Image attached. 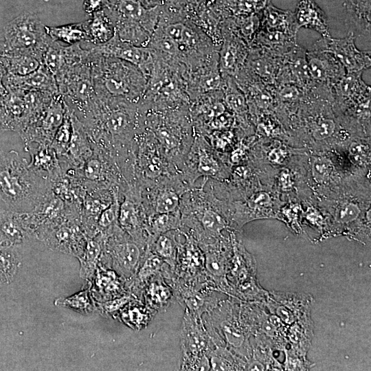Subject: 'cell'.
<instances>
[{
	"label": "cell",
	"mask_w": 371,
	"mask_h": 371,
	"mask_svg": "<svg viewBox=\"0 0 371 371\" xmlns=\"http://www.w3.org/2000/svg\"><path fill=\"white\" fill-rule=\"evenodd\" d=\"M194 146H195L194 151L196 158V161H194L196 163V178L199 176L214 177L216 175L220 170L219 164L210 150L205 147L206 143L203 137L201 135L196 137Z\"/></svg>",
	"instance_id": "f546056e"
},
{
	"label": "cell",
	"mask_w": 371,
	"mask_h": 371,
	"mask_svg": "<svg viewBox=\"0 0 371 371\" xmlns=\"http://www.w3.org/2000/svg\"><path fill=\"white\" fill-rule=\"evenodd\" d=\"M269 322L275 328H278L281 326V319L278 316H271L269 319Z\"/></svg>",
	"instance_id": "91938a15"
},
{
	"label": "cell",
	"mask_w": 371,
	"mask_h": 371,
	"mask_svg": "<svg viewBox=\"0 0 371 371\" xmlns=\"http://www.w3.org/2000/svg\"><path fill=\"white\" fill-rule=\"evenodd\" d=\"M0 63L8 74L24 76L36 70L42 64L34 56L21 52L6 50Z\"/></svg>",
	"instance_id": "4316f807"
},
{
	"label": "cell",
	"mask_w": 371,
	"mask_h": 371,
	"mask_svg": "<svg viewBox=\"0 0 371 371\" xmlns=\"http://www.w3.org/2000/svg\"><path fill=\"white\" fill-rule=\"evenodd\" d=\"M205 265L209 273L215 276L223 273L224 265L221 260L214 254L208 253L205 258Z\"/></svg>",
	"instance_id": "681fc988"
},
{
	"label": "cell",
	"mask_w": 371,
	"mask_h": 371,
	"mask_svg": "<svg viewBox=\"0 0 371 371\" xmlns=\"http://www.w3.org/2000/svg\"><path fill=\"white\" fill-rule=\"evenodd\" d=\"M71 136V123L69 111H67L62 124L57 130L51 144L56 153L63 155L67 153Z\"/></svg>",
	"instance_id": "b9f144b4"
},
{
	"label": "cell",
	"mask_w": 371,
	"mask_h": 371,
	"mask_svg": "<svg viewBox=\"0 0 371 371\" xmlns=\"http://www.w3.org/2000/svg\"><path fill=\"white\" fill-rule=\"evenodd\" d=\"M54 304L59 307L71 309L83 315L91 313L94 308L89 287L67 297L57 298L54 301Z\"/></svg>",
	"instance_id": "74e56055"
},
{
	"label": "cell",
	"mask_w": 371,
	"mask_h": 371,
	"mask_svg": "<svg viewBox=\"0 0 371 371\" xmlns=\"http://www.w3.org/2000/svg\"><path fill=\"white\" fill-rule=\"evenodd\" d=\"M274 326L271 324L270 322H266L264 324L263 329L268 334H272L274 332Z\"/></svg>",
	"instance_id": "94428289"
},
{
	"label": "cell",
	"mask_w": 371,
	"mask_h": 371,
	"mask_svg": "<svg viewBox=\"0 0 371 371\" xmlns=\"http://www.w3.org/2000/svg\"><path fill=\"white\" fill-rule=\"evenodd\" d=\"M297 45V35L260 27L249 47H258L275 56L282 57Z\"/></svg>",
	"instance_id": "d6986e66"
},
{
	"label": "cell",
	"mask_w": 371,
	"mask_h": 371,
	"mask_svg": "<svg viewBox=\"0 0 371 371\" xmlns=\"http://www.w3.org/2000/svg\"><path fill=\"white\" fill-rule=\"evenodd\" d=\"M222 43L218 49V65L222 75L234 77L245 66L248 45L231 31L221 27Z\"/></svg>",
	"instance_id": "9a60e30c"
},
{
	"label": "cell",
	"mask_w": 371,
	"mask_h": 371,
	"mask_svg": "<svg viewBox=\"0 0 371 371\" xmlns=\"http://www.w3.org/2000/svg\"><path fill=\"white\" fill-rule=\"evenodd\" d=\"M102 256L109 258L113 269L126 281L135 274L148 245L133 239L118 224L106 233Z\"/></svg>",
	"instance_id": "8992f818"
},
{
	"label": "cell",
	"mask_w": 371,
	"mask_h": 371,
	"mask_svg": "<svg viewBox=\"0 0 371 371\" xmlns=\"http://www.w3.org/2000/svg\"><path fill=\"white\" fill-rule=\"evenodd\" d=\"M214 0H168L164 6L176 12L194 23Z\"/></svg>",
	"instance_id": "8d00e7d4"
},
{
	"label": "cell",
	"mask_w": 371,
	"mask_h": 371,
	"mask_svg": "<svg viewBox=\"0 0 371 371\" xmlns=\"http://www.w3.org/2000/svg\"><path fill=\"white\" fill-rule=\"evenodd\" d=\"M6 52V47L4 41H0V60L5 52Z\"/></svg>",
	"instance_id": "6125c7cd"
},
{
	"label": "cell",
	"mask_w": 371,
	"mask_h": 371,
	"mask_svg": "<svg viewBox=\"0 0 371 371\" xmlns=\"http://www.w3.org/2000/svg\"><path fill=\"white\" fill-rule=\"evenodd\" d=\"M337 129L335 120L329 116L315 117L310 124V132L316 141H323L332 137Z\"/></svg>",
	"instance_id": "60d3db41"
},
{
	"label": "cell",
	"mask_w": 371,
	"mask_h": 371,
	"mask_svg": "<svg viewBox=\"0 0 371 371\" xmlns=\"http://www.w3.org/2000/svg\"><path fill=\"white\" fill-rule=\"evenodd\" d=\"M90 48L95 52L117 58L135 65L146 78L150 74L153 62L152 51L148 47L137 46L124 41L116 33L106 43L93 45Z\"/></svg>",
	"instance_id": "8fae6325"
},
{
	"label": "cell",
	"mask_w": 371,
	"mask_h": 371,
	"mask_svg": "<svg viewBox=\"0 0 371 371\" xmlns=\"http://www.w3.org/2000/svg\"><path fill=\"white\" fill-rule=\"evenodd\" d=\"M352 32L341 38L322 37L313 44V49L332 54L345 68L347 73L363 72L370 67V52L358 49Z\"/></svg>",
	"instance_id": "ba28073f"
},
{
	"label": "cell",
	"mask_w": 371,
	"mask_h": 371,
	"mask_svg": "<svg viewBox=\"0 0 371 371\" xmlns=\"http://www.w3.org/2000/svg\"><path fill=\"white\" fill-rule=\"evenodd\" d=\"M155 311L147 305L127 304L119 313L121 320L135 330L144 328L150 321Z\"/></svg>",
	"instance_id": "d6a6232c"
},
{
	"label": "cell",
	"mask_w": 371,
	"mask_h": 371,
	"mask_svg": "<svg viewBox=\"0 0 371 371\" xmlns=\"http://www.w3.org/2000/svg\"><path fill=\"white\" fill-rule=\"evenodd\" d=\"M66 111L67 106L61 95H54L47 108L22 131V135L29 142L51 144L63 122Z\"/></svg>",
	"instance_id": "9c48e42d"
},
{
	"label": "cell",
	"mask_w": 371,
	"mask_h": 371,
	"mask_svg": "<svg viewBox=\"0 0 371 371\" xmlns=\"http://www.w3.org/2000/svg\"><path fill=\"white\" fill-rule=\"evenodd\" d=\"M294 14L298 29L304 27L318 32L322 37L330 36L326 15L314 0H300Z\"/></svg>",
	"instance_id": "ffe728a7"
},
{
	"label": "cell",
	"mask_w": 371,
	"mask_h": 371,
	"mask_svg": "<svg viewBox=\"0 0 371 371\" xmlns=\"http://www.w3.org/2000/svg\"><path fill=\"white\" fill-rule=\"evenodd\" d=\"M181 370H210L209 341L201 317L186 310L181 328Z\"/></svg>",
	"instance_id": "52a82bcc"
},
{
	"label": "cell",
	"mask_w": 371,
	"mask_h": 371,
	"mask_svg": "<svg viewBox=\"0 0 371 371\" xmlns=\"http://www.w3.org/2000/svg\"><path fill=\"white\" fill-rule=\"evenodd\" d=\"M277 315L281 319L286 323L290 324L292 320V316L289 311L284 306H280L277 309Z\"/></svg>",
	"instance_id": "db71d44e"
},
{
	"label": "cell",
	"mask_w": 371,
	"mask_h": 371,
	"mask_svg": "<svg viewBox=\"0 0 371 371\" xmlns=\"http://www.w3.org/2000/svg\"><path fill=\"white\" fill-rule=\"evenodd\" d=\"M221 330L227 341L234 347H240L244 342L245 337L233 323L225 320L220 324Z\"/></svg>",
	"instance_id": "7dc6e473"
},
{
	"label": "cell",
	"mask_w": 371,
	"mask_h": 371,
	"mask_svg": "<svg viewBox=\"0 0 371 371\" xmlns=\"http://www.w3.org/2000/svg\"><path fill=\"white\" fill-rule=\"evenodd\" d=\"M85 21L87 41L93 45H102L109 41L115 34L113 22L106 9L97 11Z\"/></svg>",
	"instance_id": "7402d4cb"
},
{
	"label": "cell",
	"mask_w": 371,
	"mask_h": 371,
	"mask_svg": "<svg viewBox=\"0 0 371 371\" xmlns=\"http://www.w3.org/2000/svg\"><path fill=\"white\" fill-rule=\"evenodd\" d=\"M280 184L283 190H287L291 188L292 181L289 173L286 171L282 172L280 177Z\"/></svg>",
	"instance_id": "f5cc1de1"
},
{
	"label": "cell",
	"mask_w": 371,
	"mask_h": 371,
	"mask_svg": "<svg viewBox=\"0 0 371 371\" xmlns=\"http://www.w3.org/2000/svg\"><path fill=\"white\" fill-rule=\"evenodd\" d=\"M111 3L110 0H84L83 9L87 14L91 15L97 11L106 8Z\"/></svg>",
	"instance_id": "816d5d0a"
},
{
	"label": "cell",
	"mask_w": 371,
	"mask_h": 371,
	"mask_svg": "<svg viewBox=\"0 0 371 371\" xmlns=\"http://www.w3.org/2000/svg\"><path fill=\"white\" fill-rule=\"evenodd\" d=\"M144 296L148 306L153 310L162 309L168 306L172 297V292L161 277L151 279L146 284Z\"/></svg>",
	"instance_id": "4dcf8cb0"
},
{
	"label": "cell",
	"mask_w": 371,
	"mask_h": 371,
	"mask_svg": "<svg viewBox=\"0 0 371 371\" xmlns=\"http://www.w3.org/2000/svg\"><path fill=\"white\" fill-rule=\"evenodd\" d=\"M271 203L270 196L263 192L252 195L247 200V205L250 208L258 209L268 206Z\"/></svg>",
	"instance_id": "f907efd6"
},
{
	"label": "cell",
	"mask_w": 371,
	"mask_h": 371,
	"mask_svg": "<svg viewBox=\"0 0 371 371\" xmlns=\"http://www.w3.org/2000/svg\"><path fill=\"white\" fill-rule=\"evenodd\" d=\"M194 212L198 223L207 235H218L227 226L222 216L211 207H199Z\"/></svg>",
	"instance_id": "f35d334b"
},
{
	"label": "cell",
	"mask_w": 371,
	"mask_h": 371,
	"mask_svg": "<svg viewBox=\"0 0 371 371\" xmlns=\"http://www.w3.org/2000/svg\"><path fill=\"white\" fill-rule=\"evenodd\" d=\"M180 223L179 210L171 213L151 214L147 216L146 229L153 241L160 234L177 229Z\"/></svg>",
	"instance_id": "836d02e7"
},
{
	"label": "cell",
	"mask_w": 371,
	"mask_h": 371,
	"mask_svg": "<svg viewBox=\"0 0 371 371\" xmlns=\"http://www.w3.org/2000/svg\"><path fill=\"white\" fill-rule=\"evenodd\" d=\"M129 294H125L111 300L98 302V308L104 315L118 314L121 310L133 299Z\"/></svg>",
	"instance_id": "bcb514c9"
},
{
	"label": "cell",
	"mask_w": 371,
	"mask_h": 371,
	"mask_svg": "<svg viewBox=\"0 0 371 371\" xmlns=\"http://www.w3.org/2000/svg\"><path fill=\"white\" fill-rule=\"evenodd\" d=\"M19 262L16 256L9 250L0 249V282L9 283L15 276Z\"/></svg>",
	"instance_id": "7bdbcfd3"
},
{
	"label": "cell",
	"mask_w": 371,
	"mask_h": 371,
	"mask_svg": "<svg viewBox=\"0 0 371 371\" xmlns=\"http://www.w3.org/2000/svg\"><path fill=\"white\" fill-rule=\"evenodd\" d=\"M260 13L225 18L222 21L221 27L236 34L249 47L261 27L262 14Z\"/></svg>",
	"instance_id": "603a6c76"
},
{
	"label": "cell",
	"mask_w": 371,
	"mask_h": 371,
	"mask_svg": "<svg viewBox=\"0 0 371 371\" xmlns=\"http://www.w3.org/2000/svg\"><path fill=\"white\" fill-rule=\"evenodd\" d=\"M106 234H100L91 238H87L86 247L82 256L78 258L80 262V276L87 280H92L97 265L102 255Z\"/></svg>",
	"instance_id": "484cf974"
},
{
	"label": "cell",
	"mask_w": 371,
	"mask_h": 371,
	"mask_svg": "<svg viewBox=\"0 0 371 371\" xmlns=\"http://www.w3.org/2000/svg\"><path fill=\"white\" fill-rule=\"evenodd\" d=\"M47 34L53 41H62L69 45L82 41H87V33L84 22L69 23L60 26L45 25Z\"/></svg>",
	"instance_id": "f1b7e54d"
},
{
	"label": "cell",
	"mask_w": 371,
	"mask_h": 371,
	"mask_svg": "<svg viewBox=\"0 0 371 371\" xmlns=\"http://www.w3.org/2000/svg\"><path fill=\"white\" fill-rule=\"evenodd\" d=\"M165 263L161 258L148 249L135 274L130 280H132V287L134 289L136 286L137 288L145 286L151 279L160 274Z\"/></svg>",
	"instance_id": "1f68e13d"
},
{
	"label": "cell",
	"mask_w": 371,
	"mask_h": 371,
	"mask_svg": "<svg viewBox=\"0 0 371 371\" xmlns=\"http://www.w3.org/2000/svg\"><path fill=\"white\" fill-rule=\"evenodd\" d=\"M156 28L175 42L179 62L186 70L203 64L218 52L212 40L190 20L162 7Z\"/></svg>",
	"instance_id": "3957f363"
},
{
	"label": "cell",
	"mask_w": 371,
	"mask_h": 371,
	"mask_svg": "<svg viewBox=\"0 0 371 371\" xmlns=\"http://www.w3.org/2000/svg\"><path fill=\"white\" fill-rule=\"evenodd\" d=\"M282 152L281 149H273L270 152L269 158L273 161L279 162L284 157Z\"/></svg>",
	"instance_id": "6f0895ef"
},
{
	"label": "cell",
	"mask_w": 371,
	"mask_h": 371,
	"mask_svg": "<svg viewBox=\"0 0 371 371\" xmlns=\"http://www.w3.org/2000/svg\"><path fill=\"white\" fill-rule=\"evenodd\" d=\"M85 161L83 173L88 180L94 182L105 181L106 166L99 155L92 153Z\"/></svg>",
	"instance_id": "ee69618b"
},
{
	"label": "cell",
	"mask_w": 371,
	"mask_h": 371,
	"mask_svg": "<svg viewBox=\"0 0 371 371\" xmlns=\"http://www.w3.org/2000/svg\"><path fill=\"white\" fill-rule=\"evenodd\" d=\"M282 64L287 68L293 80L305 91L310 89L313 83L309 74L306 59V50L295 45L282 57Z\"/></svg>",
	"instance_id": "44dd1931"
},
{
	"label": "cell",
	"mask_w": 371,
	"mask_h": 371,
	"mask_svg": "<svg viewBox=\"0 0 371 371\" xmlns=\"http://www.w3.org/2000/svg\"><path fill=\"white\" fill-rule=\"evenodd\" d=\"M146 8L162 7L164 6L168 0H139Z\"/></svg>",
	"instance_id": "11a10c76"
},
{
	"label": "cell",
	"mask_w": 371,
	"mask_h": 371,
	"mask_svg": "<svg viewBox=\"0 0 371 371\" xmlns=\"http://www.w3.org/2000/svg\"><path fill=\"white\" fill-rule=\"evenodd\" d=\"M183 77L190 102L199 96L222 90L223 79L218 65V52L203 64L185 70Z\"/></svg>",
	"instance_id": "30bf717a"
},
{
	"label": "cell",
	"mask_w": 371,
	"mask_h": 371,
	"mask_svg": "<svg viewBox=\"0 0 371 371\" xmlns=\"http://www.w3.org/2000/svg\"><path fill=\"white\" fill-rule=\"evenodd\" d=\"M180 191L171 186L159 187L155 193L152 214L171 213L179 210L181 203ZM150 215V214H149Z\"/></svg>",
	"instance_id": "e575fe53"
},
{
	"label": "cell",
	"mask_w": 371,
	"mask_h": 371,
	"mask_svg": "<svg viewBox=\"0 0 371 371\" xmlns=\"http://www.w3.org/2000/svg\"><path fill=\"white\" fill-rule=\"evenodd\" d=\"M120 202L117 189L113 190L111 203L104 209L97 219V228L101 233H106L116 224L119 214Z\"/></svg>",
	"instance_id": "ab89813d"
},
{
	"label": "cell",
	"mask_w": 371,
	"mask_h": 371,
	"mask_svg": "<svg viewBox=\"0 0 371 371\" xmlns=\"http://www.w3.org/2000/svg\"><path fill=\"white\" fill-rule=\"evenodd\" d=\"M6 50L30 54L42 63L43 56L53 41L36 14L24 12L4 27Z\"/></svg>",
	"instance_id": "5b68a950"
},
{
	"label": "cell",
	"mask_w": 371,
	"mask_h": 371,
	"mask_svg": "<svg viewBox=\"0 0 371 371\" xmlns=\"http://www.w3.org/2000/svg\"><path fill=\"white\" fill-rule=\"evenodd\" d=\"M91 294L98 302H104L125 295L124 279L116 271L98 265L91 280Z\"/></svg>",
	"instance_id": "e0dca14e"
},
{
	"label": "cell",
	"mask_w": 371,
	"mask_h": 371,
	"mask_svg": "<svg viewBox=\"0 0 371 371\" xmlns=\"http://www.w3.org/2000/svg\"><path fill=\"white\" fill-rule=\"evenodd\" d=\"M6 73L5 69L0 63V95H3L7 92V89L3 85V78Z\"/></svg>",
	"instance_id": "9f6ffc18"
},
{
	"label": "cell",
	"mask_w": 371,
	"mask_h": 371,
	"mask_svg": "<svg viewBox=\"0 0 371 371\" xmlns=\"http://www.w3.org/2000/svg\"><path fill=\"white\" fill-rule=\"evenodd\" d=\"M271 0H220L215 3L223 20L230 16H243L258 14L269 4Z\"/></svg>",
	"instance_id": "d4e9b609"
},
{
	"label": "cell",
	"mask_w": 371,
	"mask_h": 371,
	"mask_svg": "<svg viewBox=\"0 0 371 371\" xmlns=\"http://www.w3.org/2000/svg\"><path fill=\"white\" fill-rule=\"evenodd\" d=\"M249 48L245 67L264 83L274 85L282 56H275L258 47Z\"/></svg>",
	"instance_id": "ac0fdd59"
},
{
	"label": "cell",
	"mask_w": 371,
	"mask_h": 371,
	"mask_svg": "<svg viewBox=\"0 0 371 371\" xmlns=\"http://www.w3.org/2000/svg\"><path fill=\"white\" fill-rule=\"evenodd\" d=\"M43 241L53 249L76 256L78 258L84 253L87 238L77 226L67 223H59L41 234Z\"/></svg>",
	"instance_id": "5bb4252c"
},
{
	"label": "cell",
	"mask_w": 371,
	"mask_h": 371,
	"mask_svg": "<svg viewBox=\"0 0 371 371\" xmlns=\"http://www.w3.org/2000/svg\"><path fill=\"white\" fill-rule=\"evenodd\" d=\"M49 186L26 159L14 150L0 155V196L21 213L38 207L46 199Z\"/></svg>",
	"instance_id": "6da1fadb"
},
{
	"label": "cell",
	"mask_w": 371,
	"mask_h": 371,
	"mask_svg": "<svg viewBox=\"0 0 371 371\" xmlns=\"http://www.w3.org/2000/svg\"><path fill=\"white\" fill-rule=\"evenodd\" d=\"M359 207L355 203L342 204L336 213L337 220L341 223H349L356 220L360 214Z\"/></svg>",
	"instance_id": "c3c4849f"
},
{
	"label": "cell",
	"mask_w": 371,
	"mask_h": 371,
	"mask_svg": "<svg viewBox=\"0 0 371 371\" xmlns=\"http://www.w3.org/2000/svg\"><path fill=\"white\" fill-rule=\"evenodd\" d=\"M89 48L96 95L100 98L140 103L147 85V78L142 71L130 63Z\"/></svg>",
	"instance_id": "7a4b0ae2"
},
{
	"label": "cell",
	"mask_w": 371,
	"mask_h": 371,
	"mask_svg": "<svg viewBox=\"0 0 371 371\" xmlns=\"http://www.w3.org/2000/svg\"><path fill=\"white\" fill-rule=\"evenodd\" d=\"M6 89H18L23 91H45L59 94L54 76L43 65L34 71L24 76H15L6 73L3 78Z\"/></svg>",
	"instance_id": "2e32d148"
},
{
	"label": "cell",
	"mask_w": 371,
	"mask_h": 371,
	"mask_svg": "<svg viewBox=\"0 0 371 371\" xmlns=\"http://www.w3.org/2000/svg\"><path fill=\"white\" fill-rule=\"evenodd\" d=\"M160 8H146L139 0H115L106 9L112 21L141 25L152 35L158 23Z\"/></svg>",
	"instance_id": "7c38bea8"
},
{
	"label": "cell",
	"mask_w": 371,
	"mask_h": 371,
	"mask_svg": "<svg viewBox=\"0 0 371 371\" xmlns=\"http://www.w3.org/2000/svg\"><path fill=\"white\" fill-rule=\"evenodd\" d=\"M261 27L297 34L299 30L294 12L283 10L269 4L262 12Z\"/></svg>",
	"instance_id": "cb8c5ba5"
},
{
	"label": "cell",
	"mask_w": 371,
	"mask_h": 371,
	"mask_svg": "<svg viewBox=\"0 0 371 371\" xmlns=\"http://www.w3.org/2000/svg\"><path fill=\"white\" fill-rule=\"evenodd\" d=\"M247 370H263L264 366L258 361H253L249 365Z\"/></svg>",
	"instance_id": "680465c9"
},
{
	"label": "cell",
	"mask_w": 371,
	"mask_h": 371,
	"mask_svg": "<svg viewBox=\"0 0 371 371\" xmlns=\"http://www.w3.org/2000/svg\"><path fill=\"white\" fill-rule=\"evenodd\" d=\"M311 170L314 179L318 183H324L330 179L333 166L329 159L317 157L313 159Z\"/></svg>",
	"instance_id": "f6af8a7d"
},
{
	"label": "cell",
	"mask_w": 371,
	"mask_h": 371,
	"mask_svg": "<svg viewBox=\"0 0 371 371\" xmlns=\"http://www.w3.org/2000/svg\"><path fill=\"white\" fill-rule=\"evenodd\" d=\"M346 9L358 36H370V0H346Z\"/></svg>",
	"instance_id": "83f0119b"
},
{
	"label": "cell",
	"mask_w": 371,
	"mask_h": 371,
	"mask_svg": "<svg viewBox=\"0 0 371 371\" xmlns=\"http://www.w3.org/2000/svg\"><path fill=\"white\" fill-rule=\"evenodd\" d=\"M306 59L313 85L333 89L347 73L343 65L326 52L306 50Z\"/></svg>",
	"instance_id": "4fadbf2b"
},
{
	"label": "cell",
	"mask_w": 371,
	"mask_h": 371,
	"mask_svg": "<svg viewBox=\"0 0 371 371\" xmlns=\"http://www.w3.org/2000/svg\"><path fill=\"white\" fill-rule=\"evenodd\" d=\"M178 243L169 232L157 236L149 245V250L161 258L172 269L177 262Z\"/></svg>",
	"instance_id": "d590c367"
},
{
	"label": "cell",
	"mask_w": 371,
	"mask_h": 371,
	"mask_svg": "<svg viewBox=\"0 0 371 371\" xmlns=\"http://www.w3.org/2000/svg\"><path fill=\"white\" fill-rule=\"evenodd\" d=\"M153 55V65L141 104L161 111L189 108L190 100L183 77L185 67L170 65Z\"/></svg>",
	"instance_id": "277c9868"
}]
</instances>
